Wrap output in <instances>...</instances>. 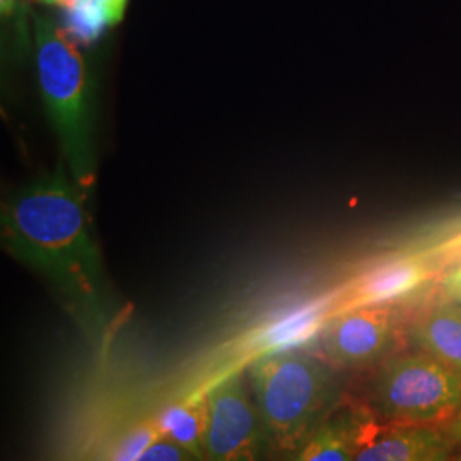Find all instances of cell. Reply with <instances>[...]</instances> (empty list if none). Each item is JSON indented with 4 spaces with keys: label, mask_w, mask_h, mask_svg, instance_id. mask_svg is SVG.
<instances>
[{
    "label": "cell",
    "mask_w": 461,
    "mask_h": 461,
    "mask_svg": "<svg viewBox=\"0 0 461 461\" xmlns=\"http://www.w3.org/2000/svg\"><path fill=\"white\" fill-rule=\"evenodd\" d=\"M67 167L64 161L4 205L2 240L14 258L49 280L87 342L103 354L115 337V314L86 214V190Z\"/></svg>",
    "instance_id": "obj_1"
},
{
    "label": "cell",
    "mask_w": 461,
    "mask_h": 461,
    "mask_svg": "<svg viewBox=\"0 0 461 461\" xmlns=\"http://www.w3.org/2000/svg\"><path fill=\"white\" fill-rule=\"evenodd\" d=\"M247 375L268 449L280 458H293L342 403L337 367L321 354L267 352L248 366Z\"/></svg>",
    "instance_id": "obj_2"
},
{
    "label": "cell",
    "mask_w": 461,
    "mask_h": 461,
    "mask_svg": "<svg viewBox=\"0 0 461 461\" xmlns=\"http://www.w3.org/2000/svg\"><path fill=\"white\" fill-rule=\"evenodd\" d=\"M36 68L51 125L74 180L87 190L95 183L89 77L83 53L50 17L34 16Z\"/></svg>",
    "instance_id": "obj_3"
},
{
    "label": "cell",
    "mask_w": 461,
    "mask_h": 461,
    "mask_svg": "<svg viewBox=\"0 0 461 461\" xmlns=\"http://www.w3.org/2000/svg\"><path fill=\"white\" fill-rule=\"evenodd\" d=\"M369 398L383 424L443 428L461 409V375L426 352L388 356L375 373Z\"/></svg>",
    "instance_id": "obj_4"
},
{
    "label": "cell",
    "mask_w": 461,
    "mask_h": 461,
    "mask_svg": "<svg viewBox=\"0 0 461 461\" xmlns=\"http://www.w3.org/2000/svg\"><path fill=\"white\" fill-rule=\"evenodd\" d=\"M207 395L205 461H265L268 441L247 371L217 383Z\"/></svg>",
    "instance_id": "obj_5"
},
{
    "label": "cell",
    "mask_w": 461,
    "mask_h": 461,
    "mask_svg": "<svg viewBox=\"0 0 461 461\" xmlns=\"http://www.w3.org/2000/svg\"><path fill=\"white\" fill-rule=\"evenodd\" d=\"M403 325L405 313L398 303L347 310L321 331V356L337 369L375 364L395 346Z\"/></svg>",
    "instance_id": "obj_6"
},
{
    "label": "cell",
    "mask_w": 461,
    "mask_h": 461,
    "mask_svg": "<svg viewBox=\"0 0 461 461\" xmlns=\"http://www.w3.org/2000/svg\"><path fill=\"white\" fill-rule=\"evenodd\" d=\"M441 265L430 249L390 257L347 285L339 294L335 314L363 306L395 304L426 287Z\"/></svg>",
    "instance_id": "obj_7"
},
{
    "label": "cell",
    "mask_w": 461,
    "mask_h": 461,
    "mask_svg": "<svg viewBox=\"0 0 461 461\" xmlns=\"http://www.w3.org/2000/svg\"><path fill=\"white\" fill-rule=\"evenodd\" d=\"M378 428L371 409L342 402L291 461H356Z\"/></svg>",
    "instance_id": "obj_8"
},
{
    "label": "cell",
    "mask_w": 461,
    "mask_h": 461,
    "mask_svg": "<svg viewBox=\"0 0 461 461\" xmlns=\"http://www.w3.org/2000/svg\"><path fill=\"white\" fill-rule=\"evenodd\" d=\"M449 449L443 428L379 424L356 461H430Z\"/></svg>",
    "instance_id": "obj_9"
},
{
    "label": "cell",
    "mask_w": 461,
    "mask_h": 461,
    "mask_svg": "<svg viewBox=\"0 0 461 461\" xmlns=\"http://www.w3.org/2000/svg\"><path fill=\"white\" fill-rule=\"evenodd\" d=\"M413 344L461 375V306L445 299L413 314L409 321Z\"/></svg>",
    "instance_id": "obj_10"
},
{
    "label": "cell",
    "mask_w": 461,
    "mask_h": 461,
    "mask_svg": "<svg viewBox=\"0 0 461 461\" xmlns=\"http://www.w3.org/2000/svg\"><path fill=\"white\" fill-rule=\"evenodd\" d=\"M209 428V395L195 396L169 405L158 419V432L182 446L198 461H205V436Z\"/></svg>",
    "instance_id": "obj_11"
},
{
    "label": "cell",
    "mask_w": 461,
    "mask_h": 461,
    "mask_svg": "<svg viewBox=\"0 0 461 461\" xmlns=\"http://www.w3.org/2000/svg\"><path fill=\"white\" fill-rule=\"evenodd\" d=\"M106 26H110V21L99 0H83L67 11L64 30L74 41L89 45L98 40Z\"/></svg>",
    "instance_id": "obj_12"
},
{
    "label": "cell",
    "mask_w": 461,
    "mask_h": 461,
    "mask_svg": "<svg viewBox=\"0 0 461 461\" xmlns=\"http://www.w3.org/2000/svg\"><path fill=\"white\" fill-rule=\"evenodd\" d=\"M135 461H198L182 446L169 441L161 434L135 458Z\"/></svg>",
    "instance_id": "obj_13"
},
{
    "label": "cell",
    "mask_w": 461,
    "mask_h": 461,
    "mask_svg": "<svg viewBox=\"0 0 461 461\" xmlns=\"http://www.w3.org/2000/svg\"><path fill=\"white\" fill-rule=\"evenodd\" d=\"M439 260L441 264H445L446 260H460L461 257V230L453 234L449 240H445L443 243H439L438 247L430 249Z\"/></svg>",
    "instance_id": "obj_14"
},
{
    "label": "cell",
    "mask_w": 461,
    "mask_h": 461,
    "mask_svg": "<svg viewBox=\"0 0 461 461\" xmlns=\"http://www.w3.org/2000/svg\"><path fill=\"white\" fill-rule=\"evenodd\" d=\"M441 284H443L446 299H451L461 304V262L446 274Z\"/></svg>",
    "instance_id": "obj_15"
},
{
    "label": "cell",
    "mask_w": 461,
    "mask_h": 461,
    "mask_svg": "<svg viewBox=\"0 0 461 461\" xmlns=\"http://www.w3.org/2000/svg\"><path fill=\"white\" fill-rule=\"evenodd\" d=\"M106 11V16L110 24H116L122 21L123 13H125V7H127V2L129 0H99Z\"/></svg>",
    "instance_id": "obj_16"
},
{
    "label": "cell",
    "mask_w": 461,
    "mask_h": 461,
    "mask_svg": "<svg viewBox=\"0 0 461 461\" xmlns=\"http://www.w3.org/2000/svg\"><path fill=\"white\" fill-rule=\"evenodd\" d=\"M32 0H2V13L4 14H13L16 9L26 5Z\"/></svg>",
    "instance_id": "obj_17"
},
{
    "label": "cell",
    "mask_w": 461,
    "mask_h": 461,
    "mask_svg": "<svg viewBox=\"0 0 461 461\" xmlns=\"http://www.w3.org/2000/svg\"><path fill=\"white\" fill-rule=\"evenodd\" d=\"M41 2H45V4H49V5H57V7H64V9H72V7H76V5H79L83 0H41Z\"/></svg>",
    "instance_id": "obj_18"
},
{
    "label": "cell",
    "mask_w": 461,
    "mask_h": 461,
    "mask_svg": "<svg viewBox=\"0 0 461 461\" xmlns=\"http://www.w3.org/2000/svg\"><path fill=\"white\" fill-rule=\"evenodd\" d=\"M451 434L458 439L461 443V409L460 412L456 413L455 420H453V429H451Z\"/></svg>",
    "instance_id": "obj_19"
},
{
    "label": "cell",
    "mask_w": 461,
    "mask_h": 461,
    "mask_svg": "<svg viewBox=\"0 0 461 461\" xmlns=\"http://www.w3.org/2000/svg\"><path fill=\"white\" fill-rule=\"evenodd\" d=\"M453 449H449V451H446V453H443V455H439V456H436L434 460L430 461H453Z\"/></svg>",
    "instance_id": "obj_20"
}]
</instances>
